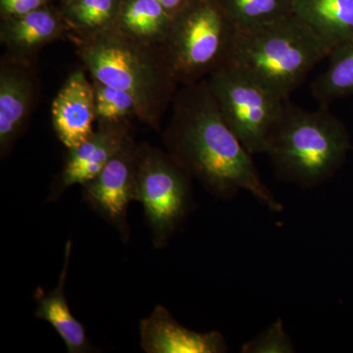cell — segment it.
I'll use <instances>...</instances> for the list:
<instances>
[{
    "mask_svg": "<svg viewBox=\"0 0 353 353\" xmlns=\"http://www.w3.org/2000/svg\"><path fill=\"white\" fill-rule=\"evenodd\" d=\"M164 141L168 154L210 194L229 201L245 190L272 212L283 211L252 155L223 118L208 81L185 85L176 94Z\"/></svg>",
    "mask_w": 353,
    "mask_h": 353,
    "instance_id": "cell-1",
    "label": "cell"
},
{
    "mask_svg": "<svg viewBox=\"0 0 353 353\" xmlns=\"http://www.w3.org/2000/svg\"><path fill=\"white\" fill-rule=\"evenodd\" d=\"M79 51L94 80L131 94L139 119L159 128L178 83L162 46L153 48L113 25L87 34Z\"/></svg>",
    "mask_w": 353,
    "mask_h": 353,
    "instance_id": "cell-2",
    "label": "cell"
},
{
    "mask_svg": "<svg viewBox=\"0 0 353 353\" xmlns=\"http://www.w3.org/2000/svg\"><path fill=\"white\" fill-rule=\"evenodd\" d=\"M331 50L294 14L236 28L226 63L233 65L289 99Z\"/></svg>",
    "mask_w": 353,
    "mask_h": 353,
    "instance_id": "cell-3",
    "label": "cell"
},
{
    "mask_svg": "<svg viewBox=\"0 0 353 353\" xmlns=\"http://www.w3.org/2000/svg\"><path fill=\"white\" fill-rule=\"evenodd\" d=\"M350 150L347 128L327 105L310 111L288 101L265 154L279 179L310 189L333 176Z\"/></svg>",
    "mask_w": 353,
    "mask_h": 353,
    "instance_id": "cell-4",
    "label": "cell"
},
{
    "mask_svg": "<svg viewBox=\"0 0 353 353\" xmlns=\"http://www.w3.org/2000/svg\"><path fill=\"white\" fill-rule=\"evenodd\" d=\"M234 30L218 0H190L162 46L178 83L192 85L226 63Z\"/></svg>",
    "mask_w": 353,
    "mask_h": 353,
    "instance_id": "cell-5",
    "label": "cell"
},
{
    "mask_svg": "<svg viewBox=\"0 0 353 353\" xmlns=\"http://www.w3.org/2000/svg\"><path fill=\"white\" fill-rule=\"evenodd\" d=\"M206 81L223 118L246 150L252 155L266 153L289 99L229 63Z\"/></svg>",
    "mask_w": 353,
    "mask_h": 353,
    "instance_id": "cell-6",
    "label": "cell"
},
{
    "mask_svg": "<svg viewBox=\"0 0 353 353\" xmlns=\"http://www.w3.org/2000/svg\"><path fill=\"white\" fill-rule=\"evenodd\" d=\"M190 176L169 154L139 146L137 201L145 210L155 248H162L192 209Z\"/></svg>",
    "mask_w": 353,
    "mask_h": 353,
    "instance_id": "cell-7",
    "label": "cell"
},
{
    "mask_svg": "<svg viewBox=\"0 0 353 353\" xmlns=\"http://www.w3.org/2000/svg\"><path fill=\"white\" fill-rule=\"evenodd\" d=\"M139 146L131 138L94 180L83 185V201L118 230L127 241L130 228L128 208L137 201V165Z\"/></svg>",
    "mask_w": 353,
    "mask_h": 353,
    "instance_id": "cell-8",
    "label": "cell"
},
{
    "mask_svg": "<svg viewBox=\"0 0 353 353\" xmlns=\"http://www.w3.org/2000/svg\"><path fill=\"white\" fill-rule=\"evenodd\" d=\"M101 126L82 145L69 150L59 181L48 201H55L73 185L94 180L130 138L129 128L121 122H99Z\"/></svg>",
    "mask_w": 353,
    "mask_h": 353,
    "instance_id": "cell-9",
    "label": "cell"
},
{
    "mask_svg": "<svg viewBox=\"0 0 353 353\" xmlns=\"http://www.w3.org/2000/svg\"><path fill=\"white\" fill-rule=\"evenodd\" d=\"M141 345L148 353H224L228 345L217 331L199 333L174 319L168 309L157 305L139 324Z\"/></svg>",
    "mask_w": 353,
    "mask_h": 353,
    "instance_id": "cell-10",
    "label": "cell"
},
{
    "mask_svg": "<svg viewBox=\"0 0 353 353\" xmlns=\"http://www.w3.org/2000/svg\"><path fill=\"white\" fill-rule=\"evenodd\" d=\"M52 122L58 139L68 150L94 134V87L82 71H75L60 88L52 103Z\"/></svg>",
    "mask_w": 353,
    "mask_h": 353,
    "instance_id": "cell-11",
    "label": "cell"
},
{
    "mask_svg": "<svg viewBox=\"0 0 353 353\" xmlns=\"http://www.w3.org/2000/svg\"><path fill=\"white\" fill-rule=\"evenodd\" d=\"M36 87L25 70L2 65L0 73V148L6 154L31 112Z\"/></svg>",
    "mask_w": 353,
    "mask_h": 353,
    "instance_id": "cell-12",
    "label": "cell"
},
{
    "mask_svg": "<svg viewBox=\"0 0 353 353\" xmlns=\"http://www.w3.org/2000/svg\"><path fill=\"white\" fill-rule=\"evenodd\" d=\"M292 11L331 52L353 41V0H292Z\"/></svg>",
    "mask_w": 353,
    "mask_h": 353,
    "instance_id": "cell-13",
    "label": "cell"
},
{
    "mask_svg": "<svg viewBox=\"0 0 353 353\" xmlns=\"http://www.w3.org/2000/svg\"><path fill=\"white\" fill-rule=\"evenodd\" d=\"M71 241L65 246V261L59 282L54 290L48 294L38 296L34 315L38 319L50 323L58 334L61 336L67 352L69 353H85L92 352V345L88 340L85 328L70 310L66 294H65V282L68 273Z\"/></svg>",
    "mask_w": 353,
    "mask_h": 353,
    "instance_id": "cell-14",
    "label": "cell"
},
{
    "mask_svg": "<svg viewBox=\"0 0 353 353\" xmlns=\"http://www.w3.org/2000/svg\"><path fill=\"white\" fill-rule=\"evenodd\" d=\"M173 19L158 0H124L114 25L137 41L162 46Z\"/></svg>",
    "mask_w": 353,
    "mask_h": 353,
    "instance_id": "cell-15",
    "label": "cell"
},
{
    "mask_svg": "<svg viewBox=\"0 0 353 353\" xmlns=\"http://www.w3.org/2000/svg\"><path fill=\"white\" fill-rule=\"evenodd\" d=\"M61 21L46 7L18 17L8 18L2 26L1 39L13 50H34L61 34Z\"/></svg>",
    "mask_w": 353,
    "mask_h": 353,
    "instance_id": "cell-16",
    "label": "cell"
},
{
    "mask_svg": "<svg viewBox=\"0 0 353 353\" xmlns=\"http://www.w3.org/2000/svg\"><path fill=\"white\" fill-rule=\"evenodd\" d=\"M329 66L315 79L311 92L321 104L353 95V41L332 51Z\"/></svg>",
    "mask_w": 353,
    "mask_h": 353,
    "instance_id": "cell-17",
    "label": "cell"
},
{
    "mask_svg": "<svg viewBox=\"0 0 353 353\" xmlns=\"http://www.w3.org/2000/svg\"><path fill=\"white\" fill-rule=\"evenodd\" d=\"M234 28H248L292 14V0H218Z\"/></svg>",
    "mask_w": 353,
    "mask_h": 353,
    "instance_id": "cell-18",
    "label": "cell"
},
{
    "mask_svg": "<svg viewBox=\"0 0 353 353\" xmlns=\"http://www.w3.org/2000/svg\"><path fill=\"white\" fill-rule=\"evenodd\" d=\"M120 6L119 0H73L67 16L74 27L92 34L115 24Z\"/></svg>",
    "mask_w": 353,
    "mask_h": 353,
    "instance_id": "cell-19",
    "label": "cell"
},
{
    "mask_svg": "<svg viewBox=\"0 0 353 353\" xmlns=\"http://www.w3.org/2000/svg\"><path fill=\"white\" fill-rule=\"evenodd\" d=\"M94 92L95 114L99 122H121L131 115H138L136 102L125 90L104 85L99 81L92 83Z\"/></svg>",
    "mask_w": 353,
    "mask_h": 353,
    "instance_id": "cell-20",
    "label": "cell"
},
{
    "mask_svg": "<svg viewBox=\"0 0 353 353\" xmlns=\"http://www.w3.org/2000/svg\"><path fill=\"white\" fill-rule=\"evenodd\" d=\"M241 352L294 353L296 348L285 332L283 320L279 318L256 338L243 343Z\"/></svg>",
    "mask_w": 353,
    "mask_h": 353,
    "instance_id": "cell-21",
    "label": "cell"
},
{
    "mask_svg": "<svg viewBox=\"0 0 353 353\" xmlns=\"http://www.w3.org/2000/svg\"><path fill=\"white\" fill-rule=\"evenodd\" d=\"M48 0H0L2 13L8 18L18 17L44 7Z\"/></svg>",
    "mask_w": 353,
    "mask_h": 353,
    "instance_id": "cell-22",
    "label": "cell"
},
{
    "mask_svg": "<svg viewBox=\"0 0 353 353\" xmlns=\"http://www.w3.org/2000/svg\"><path fill=\"white\" fill-rule=\"evenodd\" d=\"M164 8L168 11L171 15L175 16L176 13L180 12L181 10L187 6L190 0H158Z\"/></svg>",
    "mask_w": 353,
    "mask_h": 353,
    "instance_id": "cell-23",
    "label": "cell"
}]
</instances>
